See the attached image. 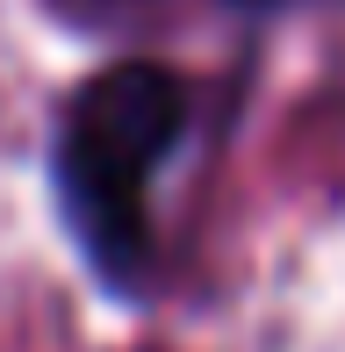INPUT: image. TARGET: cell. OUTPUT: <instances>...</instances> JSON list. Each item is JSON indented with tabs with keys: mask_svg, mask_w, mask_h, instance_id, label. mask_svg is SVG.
I'll list each match as a JSON object with an SVG mask.
<instances>
[{
	"mask_svg": "<svg viewBox=\"0 0 345 352\" xmlns=\"http://www.w3.org/2000/svg\"><path fill=\"white\" fill-rule=\"evenodd\" d=\"M187 130V87L151 58L101 65L65 101L51 137V187L80 259L108 295H137L151 274V173Z\"/></svg>",
	"mask_w": 345,
	"mask_h": 352,
	"instance_id": "obj_1",
	"label": "cell"
},
{
	"mask_svg": "<svg viewBox=\"0 0 345 352\" xmlns=\"http://www.w3.org/2000/svg\"><path fill=\"white\" fill-rule=\"evenodd\" d=\"M65 22H101V14H115V8H130V0H51Z\"/></svg>",
	"mask_w": 345,
	"mask_h": 352,
	"instance_id": "obj_2",
	"label": "cell"
}]
</instances>
